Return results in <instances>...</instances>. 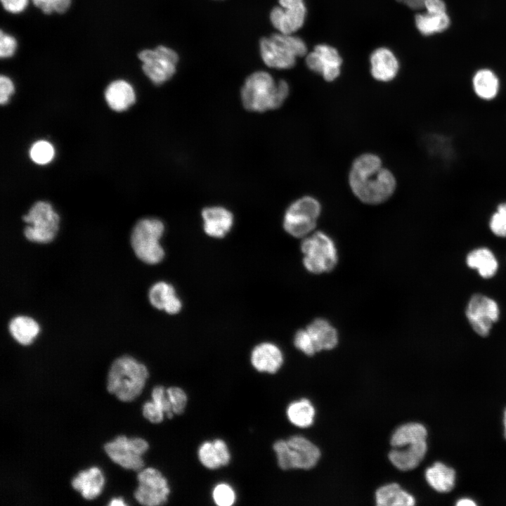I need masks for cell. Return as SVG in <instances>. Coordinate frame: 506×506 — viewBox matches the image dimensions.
Segmentation results:
<instances>
[{"label": "cell", "instance_id": "cell-1", "mask_svg": "<svg viewBox=\"0 0 506 506\" xmlns=\"http://www.w3.org/2000/svg\"><path fill=\"white\" fill-rule=\"evenodd\" d=\"M348 181L353 195L361 202L372 205L388 200L397 186L394 173L373 153H364L354 159Z\"/></svg>", "mask_w": 506, "mask_h": 506}, {"label": "cell", "instance_id": "cell-2", "mask_svg": "<svg viewBox=\"0 0 506 506\" xmlns=\"http://www.w3.org/2000/svg\"><path fill=\"white\" fill-rule=\"evenodd\" d=\"M289 92L287 82H276L268 72L258 71L246 79L241 89V100L247 110L261 112L280 108Z\"/></svg>", "mask_w": 506, "mask_h": 506}, {"label": "cell", "instance_id": "cell-3", "mask_svg": "<svg viewBox=\"0 0 506 506\" xmlns=\"http://www.w3.org/2000/svg\"><path fill=\"white\" fill-rule=\"evenodd\" d=\"M148 377L145 365L129 356L115 359L108 375L107 388L119 400L129 402L138 397Z\"/></svg>", "mask_w": 506, "mask_h": 506}, {"label": "cell", "instance_id": "cell-4", "mask_svg": "<svg viewBox=\"0 0 506 506\" xmlns=\"http://www.w3.org/2000/svg\"><path fill=\"white\" fill-rule=\"evenodd\" d=\"M259 48L264 63L277 69L292 67L296 58L304 56L307 53L306 45L301 38L280 32L262 38Z\"/></svg>", "mask_w": 506, "mask_h": 506}, {"label": "cell", "instance_id": "cell-5", "mask_svg": "<svg viewBox=\"0 0 506 506\" xmlns=\"http://www.w3.org/2000/svg\"><path fill=\"white\" fill-rule=\"evenodd\" d=\"M164 231V223L156 218H144L136 222L131 234V245L143 262L156 264L163 259L164 251L160 240Z\"/></svg>", "mask_w": 506, "mask_h": 506}, {"label": "cell", "instance_id": "cell-6", "mask_svg": "<svg viewBox=\"0 0 506 506\" xmlns=\"http://www.w3.org/2000/svg\"><path fill=\"white\" fill-rule=\"evenodd\" d=\"M278 465L284 470L290 469H309L316 465L320 452L307 439L293 436L287 440H278L273 444Z\"/></svg>", "mask_w": 506, "mask_h": 506}, {"label": "cell", "instance_id": "cell-7", "mask_svg": "<svg viewBox=\"0 0 506 506\" xmlns=\"http://www.w3.org/2000/svg\"><path fill=\"white\" fill-rule=\"evenodd\" d=\"M321 210V204L315 197L304 195L297 198L285 212V231L295 238L307 236L315 228Z\"/></svg>", "mask_w": 506, "mask_h": 506}, {"label": "cell", "instance_id": "cell-8", "mask_svg": "<svg viewBox=\"0 0 506 506\" xmlns=\"http://www.w3.org/2000/svg\"><path fill=\"white\" fill-rule=\"evenodd\" d=\"M303 262L311 273L319 274L332 270L337 263V253L333 240L321 231L306 237L301 242Z\"/></svg>", "mask_w": 506, "mask_h": 506}, {"label": "cell", "instance_id": "cell-9", "mask_svg": "<svg viewBox=\"0 0 506 506\" xmlns=\"http://www.w3.org/2000/svg\"><path fill=\"white\" fill-rule=\"evenodd\" d=\"M22 220L28 224L24 229V235L28 240L47 243L54 238L60 218L49 202L37 201L22 216Z\"/></svg>", "mask_w": 506, "mask_h": 506}, {"label": "cell", "instance_id": "cell-10", "mask_svg": "<svg viewBox=\"0 0 506 506\" xmlns=\"http://www.w3.org/2000/svg\"><path fill=\"white\" fill-rule=\"evenodd\" d=\"M142 69L155 84H162L170 79L176 72L178 54L172 49L158 46L155 49H146L138 53Z\"/></svg>", "mask_w": 506, "mask_h": 506}, {"label": "cell", "instance_id": "cell-11", "mask_svg": "<svg viewBox=\"0 0 506 506\" xmlns=\"http://www.w3.org/2000/svg\"><path fill=\"white\" fill-rule=\"evenodd\" d=\"M148 449V443L143 439H128L124 435L117 436L104 446L105 453L114 462L134 471L142 469L144 465L142 455Z\"/></svg>", "mask_w": 506, "mask_h": 506}, {"label": "cell", "instance_id": "cell-12", "mask_svg": "<svg viewBox=\"0 0 506 506\" xmlns=\"http://www.w3.org/2000/svg\"><path fill=\"white\" fill-rule=\"evenodd\" d=\"M137 479L138 486L134 497L140 504L157 506L167 502L170 488L167 479L159 470L153 467L141 469Z\"/></svg>", "mask_w": 506, "mask_h": 506}, {"label": "cell", "instance_id": "cell-13", "mask_svg": "<svg viewBox=\"0 0 506 506\" xmlns=\"http://www.w3.org/2000/svg\"><path fill=\"white\" fill-rule=\"evenodd\" d=\"M499 308L492 299L482 294H474L470 299L466 316L473 330L480 336L489 334L493 324L498 320Z\"/></svg>", "mask_w": 506, "mask_h": 506}, {"label": "cell", "instance_id": "cell-14", "mask_svg": "<svg viewBox=\"0 0 506 506\" xmlns=\"http://www.w3.org/2000/svg\"><path fill=\"white\" fill-rule=\"evenodd\" d=\"M306 8L304 0H279L270 13L272 25L280 33L292 34L304 25Z\"/></svg>", "mask_w": 506, "mask_h": 506}, {"label": "cell", "instance_id": "cell-15", "mask_svg": "<svg viewBox=\"0 0 506 506\" xmlns=\"http://www.w3.org/2000/svg\"><path fill=\"white\" fill-rule=\"evenodd\" d=\"M307 67L320 74L327 82H332L340 74L342 63L337 50L327 44H318L306 57Z\"/></svg>", "mask_w": 506, "mask_h": 506}, {"label": "cell", "instance_id": "cell-16", "mask_svg": "<svg viewBox=\"0 0 506 506\" xmlns=\"http://www.w3.org/2000/svg\"><path fill=\"white\" fill-rule=\"evenodd\" d=\"M203 228L209 236L221 238L231 230L233 223V214L226 208L212 206L202 212Z\"/></svg>", "mask_w": 506, "mask_h": 506}, {"label": "cell", "instance_id": "cell-17", "mask_svg": "<svg viewBox=\"0 0 506 506\" xmlns=\"http://www.w3.org/2000/svg\"><path fill=\"white\" fill-rule=\"evenodd\" d=\"M427 450V440L409 443L389 453L391 462L402 471L411 470L421 462Z\"/></svg>", "mask_w": 506, "mask_h": 506}, {"label": "cell", "instance_id": "cell-18", "mask_svg": "<svg viewBox=\"0 0 506 506\" xmlns=\"http://www.w3.org/2000/svg\"><path fill=\"white\" fill-rule=\"evenodd\" d=\"M252 366L258 371L275 373L283 363L280 349L274 344L263 342L256 346L251 353Z\"/></svg>", "mask_w": 506, "mask_h": 506}, {"label": "cell", "instance_id": "cell-19", "mask_svg": "<svg viewBox=\"0 0 506 506\" xmlns=\"http://www.w3.org/2000/svg\"><path fill=\"white\" fill-rule=\"evenodd\" d=\"M472 89L478 100L491 103L495 101L500 95V80L491 70L480 69L472 76Z\"/></svg>", "mask_w": 506, "mask_h": 506}, {"label": "cell", "instance_id": "cell-20", "mask_svg": "<svg viewBox=\"0 0 506 506\" xmlns=\"http://www.w3.org/2000/svg\"><path fill=\"white\" fill-rule=\"evenodd\" d=\"M371 74L377 81L387 82L394 79L399 69L397 58L387 48L375 49L370 58Z\"/></svg>", "mask_w": 506, "mask_h": 506}, {"label": "cell", "instance_id": "cell-21", "mask_svg": "<svg viewBox=\"0 0 506 506\" xmlns=\"http://www.w3.org/2000/svg\"><path fill=\"white\" fill-rule=\"evenodd\" d=\"M148 298L153 307L169 314L178 313L181 309V301L174 287L166 282L155 283L149 290Z\"/></svg>", "mask_w": 506, "mask_h": 506}, {"label": "cell", "instance_id": "cell-22", "mask_svg": "<svg viewBox=\"0 0 506 506\" xmlns=\"http://www.w3.org/2000/svg\"><path fill=\"white\" fill-rule=\"evenodd\" d=\"M105 98L112 110L123 112L135 103L136 94L134 88L129 82L123 79H117L107 86Z\"/></svg>", "mask_w": 506, "mask_h": 506}, {"label": "cell", "instance_id": "cell-23", "mask_svg": "<svg viewBox=\"0 0 506 506\" xmlns=\"http://www.w3.org/2000/svg\"><path fill=\"white\" fill-rule=\"evenodd\" d=\"M198 458L201 464L207 469H216L227 465L231 460V454L226 443L217 439L205 441L198 449Z\"/></svg>", "mask_w": 506, "mask_h": 506}, {"label": "cell", "instance_id": "cell-24", "mask_svg": "<svg viewBox=\"0 0 506 506\" xmlns=\"http://www.w3.org/2000/svg\"><path fill=\"white\" fill-rule=\"evenodd\" d=\"M104 484V477L96 467L87 470L81 471L72 479V487L80 492L81 495L87 500H91L98 496L101 492Z\"/></svg>", "mask_w": 506, "mask_h": 506}, {"label": "cell", "instance_id": "cell-25", "mask_svg": "<svg viewBox=\"0 0 506 506\" xmlns=\"http://www.w3.org/2000/svg\"><path fill=\"white\" fill-rule=\"evenodd\" d=\"M306 330L313 343L316 352L332 349L338 342L337 330L323 318L314 320L307 326Z\"/></svg>", "mask_w": 506, "mask_h": 506}, {"label": "cell", "instance_id": "cell-26", "mask_svg": "<svg viewBox=\"0 0 506 506\" xmlns=\"http://www.w3.org/2000/svg\"><path fill=\"white\" fill-rule=\"evenodd\" d=\"M425 478L432 488L439 493L450 491L455 481V472L441 462H435L425 472Z\"/></svg>", "mask_w": 506, "mask_h": 506}, {"label": "cell", "instance_id": "cell-27", "mask_svg": "<svg viewBox=\"0 0 506 506\" xmlns=\"http://www.w3.org/2000/svg\"><path fill=\"white\" fill-rule=\"evenodd\" d=\"M379 506H410L415 505L414 498L397 484H390L378 488L375 493Z\"/></svg>", "mask_w": 506, "mask_h": 506}, {"label": "cell", "instance_id": "cell-28", "mask_svg": "<svg viewBox=\"0 0 506 506\" xmlns=\"http://www.w3.org/2000/svg\"><path fill=\"white\" fill-rule=\"evenodd\" d=\"M8 329L12 337L22 345L31 344L39 332L38 323L33 318L25 316L12 318Z\"/></svg>", "mask_w": 506, "mask_h": 506}, {"label": "cell", "instance_id": "cell-29", "mask_svg": "<svg viewBox=\"0 0 506 506\" xmlns=\"http://www.w3.org/2000/svg\"><path fill=\"white\" fill-rule=\"evenodd\" d=\"M469 267L477 269L484 278L493 276L498 269V262L493 254L487 248H479L469 252L467 257Z\"/></svg>", "mask_w": 506, "mask_h": 506}, {"label": "cell", "instance_id": "cell-30", "mask_svg": "<svg viewBox=\"0 0 506 506\" xmlns=\"http://www.w3.org/2000/svg\"><path fill=\"white\" fill-rule=\"evenodd\" d=\"M415 25L419 32L429 36L446 30L450 25L449 16L446 13H418L415 17Z\"/></svg>", "mask_w": 506, "mask_h": 506}, {"label": "cell", "instance_id": "cell-31", "mask_svg": "<svg viewBox=\"0 0 506 506\" xmlns=\"http://www.w3.org/2000/svg\"><path fill=\"white\" fill-rule=\"evenodd\" d=\"M427 432L420 423L411 422L398 427L391 437V445L394 448H401L409 443L427 440Z\"/></svg>", "mask_w": 506, "mask_h": 506}, {"label": "cell", "instance_id": "cell-32", "mask_svg": "<svg viewBox=\"0 0 506 506\" xmlns=\"http://www.w3.org/2000/svg\"><path fill=\"white\" fill-rule=\"evenodd\" d=\"M289 420L299 427H307L312 424L315 415V409L306 398L290 403L287 409Z\"/></svg>", "mask_w": 506, "mask_h": 506}, {"label": "cell", "instance_id": "cell-33", "mask_svg": "<svg viewBox=\"0 0 506 506\" xmlns=\"http://www.w3.org/2000/svg\"><path fill=\"white\" fill-rule=\"evenodd\" d=\"M54 155L55 150L52 144L44 140L36 141L30 149L31 160L38 164L49 163L53 159Z\"/></svg>", "mask_w": 506, "mask_h": 506}, {"label": "cell", "instance_id": "cell-34", "mask_svg": "<svg viewBox=\"0 0 506 506\" xmlns=\"http://www.w3.org/2000/svg\"><path fill=\"white\" fill-rule=\"evenodd\" d=\"M212 498L217 505L231 506L235 500V493L230 485L221 483L214 488Z\"/></svg>", "mask_w": 506, "mask_h": 506}, {"label": "cell", "instance_id": "cell-35", "mask_svg": "<svg viewBox=\"0 0 506 506\" xmlns=\"http://www.w3.org/2000/svg\"><path fill=\"white\" fill-rule=\"evenodd\" d=\"M167 392L174 415L182 414L187 404V395L180 387H171L167 389Z\"/></svg>", "mask_w": 506, "mask_h": 506}, {"label": "cell", "instance_id": "cell-36", "mask_svg": "<svg viewBox=\"0 0 506 506\" xmlns=\"http://www.w3.org/2000/svg\"><path fill=\"white\" fill-rule=\"evenodd\" d=\"M153 401L164 413L168 418H171L174 413L167 392V389L162 386H156L151 394Z\"/></svg>", "mask_w": 506, "mask_h": 506}, {"label": "cell", "instance_id": "cell-37", "mask_svg": "<svg viewBox=\"0 0 506 506\" xmlns=\"http://www.w3.org/2000/svg\"><path fill=\"white\" fill-rule=\"evenodd\" d=\"M34 4L39 8L44 13L51 14L53 12L63 13L70 6L71 0H32Z\"/></svg>", "mask_w": 506, "mask_h": 506}, {"label": "cell", "instance_id": "cell-38", "mask_svg": "<svg viewBox=\"0 0 506 506\" xmlns=\"http://www.w3.org/2000/svg\"><path fill=\"white\" fill-rule=\"evenodd\" d=\"M294 344L297 349L308 356L316 353L313 343L306 329L298 330L294 336Z\"/></svg>", "mask_w": 506, "mask_h": 506}, {"label": "cell", "instance_id": "cell-39", "mask_svg": "<svg viewBox=\"0 0 506 506\" xmlns=\"http://www.w3.org/2000/svg\"><path fill=\"white\" fill-rule=\"evenodd\" d=\"M488 225L494 235L498 237H506V216L495 210L490 216Z\"/></svg>", "mask_w": 506, "mask_h": 506}, {"label": "cell", "instance_id": "cell-40", "mask_svg": "<svg viewBox=\"0 0 506 506\" xmlns=\"http://www.w3.org/2000/svg\"><path fill=\"white\" fill-rule=\"evenodd\" d=\"M143 414L148 420L155 424L161 422L165 415L153 401L143 404Z\"/></svg>", "mask_w": 506, "mask_h": 506}, {"label": "cell", "instance_id": "cell-41", "mask_svg": "<svg viewBox=\"0 0 506 506\" xmlns=\"http://www.w3.org/2000/svg\"><path fill=\"white\" fill-rule=\"evenodd\" d=\"M0 36L1 58H8L12 56L17 48L16 39L13 37L4 33L3 31H1Z\"/></svg>", "mask_w": 506, "mask_h": 506}, {"label": "cell", "instance_id": "cell-42", "mask_svg": "<svg viewBox=\"0 0 506 506\" xmlns=\"http://www.w3.org/2000/svg\"><path fill=\"white\" fill-rule=\"evenodd\" d=\"M14 92V85L11 79L4 75L0 78V103L5 105L8 102L10 96Z\"/></svg>", "mask_w": 506, "mask_h": 506}, {"label": "cell", "instance_id": "cell-43", "mask_svg": "<svg viewBox=\"0 0 506 506\" xmlns=\"http://www.w3.org/2000/svg\"><path fill=\"white\" fill-rule=\"evenodd\" d=\"M29 0H1L5 10L13 13H18L23 11Z\"/></svg>", "mask_w": 506, "mask_h": 506}, {"label": "cell", "instance_id": "cell-44", "mask_svg": "<svg viewBox=\"0 0 506 506\" xmlns=\"http://www.w3.org/2000/svg\"><path fill=\"white\" fill-rule=\"evenodd\" d=\"M424 8L428 13H442L446 12V6L443 0H424Z\"/></svg>", "mask_w": 506, "mask_h": 506}, {"label": "cell", "instance_id": "cell-45", "mask_svg": "<svg viewBox=\"0 0 506 506\" xmlns=\"http://www.w3.org/2000/svg\"><path fill=\"white\" fill-rule=\"evenodd\" d=\"M398 2L403 3L409 8L414 10H419L424 8V0H396Z\"/></svg>", "mask_w": 506, "mask_h": 506}, {"label": "cell", "instance_id": "cell-46", "mask_svg": "<svg viewBox=\"0 0 506 506\" xmlns=\"http://www.w3.org/2000/svg\"><path fill=\"white\" fill-rule=\"evenodd\" d=\"M495 211L506 216V200H502L496 205Z\"/></svg>", "mask_w": 506, "mask_h": 506}, {"label": "cell", "instance_id": "cell-47", "mask_svg": "<svg viewBox=\"0 0 506 506\" xmlns=\"http://www.w3.org/2000/svg\"><path fill=\"white\" fill-rule=\"evenodd\" d=\"M456 505L458 506H474L476 505V503L470 499L463 498L459 500Z\"/></svg>", "mask_w": 506, "mask_h": 506}, {"label": "cell", "instance_id": "cell-48", "mask_svg": "<svg viewBox=\"0 0 506 506\" xmlns=\"http://www.w3.org/2000/svg\"><path fill=\"white\" fill-rule=\"evenodd\" d=\"M110 506L126 505L122 498H114L109 503Z\"/></svg>", "mask_w": 506, "mask_h": 506}, {"label": "cell", "instance_id": "cell-49", "mask_svg": "<svg viewBox=\"0 0 506 506\" xmlns=\"http://www.w3.org/2000/svg\"><path fill=\"white\" fill-rule=\"evenodd\" d=\"M503 424H504V435H505V438L506 439V409L504 411Z\"/></svg>", "mask_w": 506, "mask_h": 506}]
</instances>
